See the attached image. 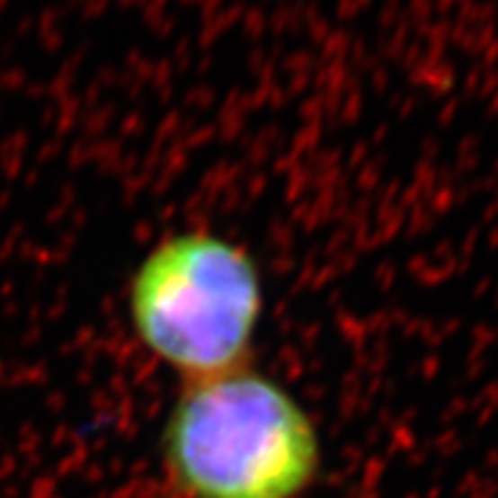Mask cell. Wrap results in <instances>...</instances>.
I'll return each instance as SVG.
<instances>
[{"instance_id":"1","label":"cell","mask_w":498,"mask_h":498,"mask_svg":"<svg viewBox=\"0 0 498 498\" xmlns=\"http://www.w3.org/2000/svg\"><path fill=\"white\" fill-rule=\"evenodd\" d=\"M159 461L178 498H302L324 468V439L307 404L254 360L181 383Z\"/></svg>"},{"instance_id":"2","label":"cell","mask_w":498,"mask_h":498,"mask_svg":"<svg viewBox=\"0 0 498 498\" xmlns=\"http://www.w3.org/2000/svg\"><path fill=\"white\" fill-rule=\"evenodd\" d=\"M265 302L254 252L210 227L155 240L125 289L134 340L181 383L254 362Z\"/></svg>"}]
</instances>
